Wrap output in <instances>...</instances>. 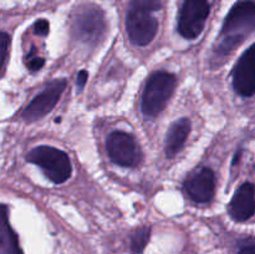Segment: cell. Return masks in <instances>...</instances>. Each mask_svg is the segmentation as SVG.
Instances as JSON below:
<instances>
[{
  "label": "cell",
  "instance_id": "6da1fadb",
  "mask_svg": "<svg viewBox=\"0 0 255 254\" xmlns=\"http://www.w3.org/2000/svg\"><path fill=\"white\" fill-rule=\"evenodd\" d=\"M159 9V0H132L129 2L126 29L132 44L146 46L154 39L158 30V20L153 16V12Z\"/></svg>",
  "mask_w": 255,
  "mask_h": 254
},
{
  "label": "cell",
  "instance_id": "7a4b0ae2",
  "mask_svg": "<svg viewBox=\"0 0 255 254\" xmlns=\"http://www.w3.org/2000/svg\"><path fill=\"white\" fill-rule=\"evenodd\" d=\"M255 30V1H238L227 15L222 30L219 54H228Z\"/></svg>",
  "mask_w": 255,
  "mask_h": 254
},
{
  "label": "cell",
  "instance_id": "3957f363",
  "mask_svg": "<svg viewBox=\"0 0 255 254\" xmlns=\"http://www.w3.org/2000/svg\"><path fill=\"white\" fill-rule=\"evenodd\" d=\"M176 87V76L164 71L154 72L147 80L142 96V114L148 119L158 116L171 99Z\"/></svg>",
  "mask_w": 255,
  "mask_h": 254
},
{
  "label": "cell",
  "instance_id": "277c9868",
  "mask_svg": "<svg viewBox=\"0 0 255 254\" xmlns=\"http://www.w3.org/2000/svg\"><path fill=\"white\" fill-rule=\"evenodd\" d=\"M26 159L42 169L45 176L55 184L66 182L72 174L69 156L51 146H39L27 153Z\"/></svg>",
  "mask_w": 255,
  "mask_h": 254
},
{
  "label": "cell",
  "instance_id": "5b68a950",
  "mask_svg": "<svg viewBox=\"0 0 255 254\" xmlns=\"http://www.w3.org/2000/svg\"><path fill=\"white\" fill-rule=\"evenodd\" d=\"M106 30L104 12L95 5L81 7L72 22V32L75 36L86 44L99 42Z\"/></svg>",
  "mask_w": 255,
  "mask_h": 254
},
{
  "label": "cell",
  "instance_id": "8992f818",
  "mask_svg": "<svg viewBox=\"0 0 255 254\" xmlns=\"http://www.w3.org/2000/svg\"><path fill=\"white\" fill-rule=\"evenodd\" d=\"M209 11L211 5L208 0H186L179 11V34L184 39H197L203 31Z\"/></svg>",
  "mask_w": 255,
  "mask_h": 254
},
{
  "label": "cell",
  "instance_id": "52a82bcc",
  "mask_svg": "<svg viewBox=\"0 0 255 254\" xmlns=\"http://www.w3.org/2000/svg\"><path fill=\"white\" fill-rule=\"evenodd\" d=\"M107 152L111 161L122 167H136L142 159L141 148L127 132H112L107 138Z\"/></svg>",
  "mask_w": 255,
  "mask_h": 254
},
{
  "label": "cell",
  "instance_id": "ba28073f",
  "mask_svg": "<svg viewBox=\"0 0 255 254\" xmlns=\"http://www.w3.org/2000/svg\"><path fill=\"white\" fill-rule=\"evenodd\" d=\"M65 87H66V80L65 79H56L50 82L40 94H37L32 99V101L22 111V119L32 122L46 116L57 104Z\"/></svg>",
  "mask_w": 255,
  "mask_h": 254
},
{
  "label": "cell",
  "instance_id": "9c48e42d",
  "mask_svg": "<svg viewBox=\"0 0 255 254\" xmlns=\"http://www.w3.org/2000/svg\"><path fill=\"white\" fill-rule=\"evenodd\" d=\"M233 87L241 96L255 94V44L241 56L233 70Z\"/></svg>",
  "mask_w": 255,
  "mask_h": 254
},
{
  "label": "cell",
  "instance_id": "30bf717a",
  "mask_svg": "<svg viewBox=\"0 0 255 254\" xmlns=\"http://www.w3.org/2000/svg\"><path fill=\"white\" fill-rule=\"evenodd\" d=\"M255 213V186L243 183L229 203V214L237 222L248 221Z\"/></svg>",
  "mask_w": 255,
  "mask_h": 254
},
{
  "label": "cell",
  "instance_id": "8fae6325",
  "mask_svg": "<svg viewBox=\"0 0 255 254\" xmlns=\"http://www.w3.org/2000/svg\"><path fill=\"white\" fill-rule=\"evenodd\" d=\"M214 187V173L211 168L201 169L184 183L186 192L197 203H208L213 198Z\"/></svg>",
  "mask_w": 255,
  "mask_h": 254
},
{
  "label": "cell",
  "instance_id": "7c38bea8",
  "mask_svg": "<svg viewBox=\"0 0 255 254\" xmlns=\"http://www.w3.org/2000/svg\"><path fill=\"white\" fill-rule=\"evenodd\" d=\"M191 132V121L188 119H181L169 127L166 138V154L168 158L176 156L183 147Z\"/></svg>",
  "mask_w": 255,
  "mask_h": 254
},
{
  "label": "cell",
  "instance_id": "4fadbf2b",
  "mask_svg": "<svg viewBox=\"0 0 255 254\" xmlns=\"http://www.w3.org/2000/svg\"><path fill=\"white\" fill-rule=\"evenodd\" d=\"M0 254H22L16 234L7 222V208L2 206L1 217V252Z\"/></svg>",
  "mask_w": 255,
  "mask_h": 254
},
{
  "label": "cell",
  "instance_id": "5bb4252c",
  "mask_svg": "<svg viewBox=\"0 0 255 254\" xmlns=\"http://www.w3.org/2000/svg\"><path fill=\"white\" fill-rule=\"evenodd\" d=\"M149 238H151V228L149 227H143L134 232L131 238V252L133 254H141L144 248L148 244Z\"/></svg>",
  "mask_w": 255,
  "mask_h": 254
},
{
  "label": "cell",
  "instance_id": "9a60e30c",
  "mask_svg": "<svg viewBox=\"0 0 255 254\" xmlns=\"http://www.w3.org/2000/svg\"><path fill=\"white\" fill-rule=\"evenodd\" d=\"M9 45H10V37L6 32H1V37H0V57H1V70L4 72L5 66H6V60H7V51H9Z\"/></svg>",
  "mask_w": 255,
  "mask_h": 254
},
{
  "label": "cell",
  "instance_id": "2e32d148",
  "mask_svg": "<svg viewBox=\"0 0 255 254\" xmlns=\"http://www.w3.org/2000/svg\"><path fill=\"white\" fill-rule=\"evenodd\" d=\"M50 25L49 21L45 19H40L35 22L34 25V31L36 35H40V36H46L49 34Z\"/></svg>",
  "mask_w": 255,
  "mask_h": 254
},
{
  "label": "cell",
  "instance_id": "e0dca14e",
  "mask_svg": "<svg viewBox=\"0 0 255 254\" xmlns=\"http://www.w3.org/2000/svg\"><path fill=\"white\" fill-rule=\"evenodd\" d=\"M44 65H45V60L42 59V57H34V59L30 60L29 69L31 70V71H37V70L41 69Z\"/></svg>",
  "mask_w": 255,
  "mask_h": 254
},
{
  "label": "cell",
  "instance_id": "ac0fdd59",
  "mask_svg": "<svg viewBox=\"0 0 255 254\" xmlns=\"http://www.w3.org/2000/svg\"><path fill=\"white\" fill-rule=\"evenodd\" d=\"M87 77H89V74H87L86 70H81L77 74V86H79V90L84 89V86L87 82Z\"/></svg>",
  "mask_w": 255,
  "mask_h": 254
},
{
  "label": "cell",
  "instance_id": "d6986e66",
  "mask_svg": "<svg viewBox=\"0 0 255 254\" xmlns=\"http://www.w3.org/2000/svg\"><path fill=\"white\" fill-rule=\"evenodd\" d=\"M238 254H255V244L251 246H246L239 251Z\"/></svg>",
  "mask_w": 255,
  "mask_h": 254
}]
</instances>
